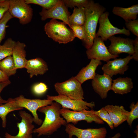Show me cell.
Instances as JSON below:
<instances>
[{
    "label": "cell",
    "instance_id": "obj_31",
    "mask_svg": "<svg viewBox=\"0 0 138 138\" xmlns=\"http://www.w3.org/2000/svg\"><path fill=\"white\" fill-rule=\"evenodd\" d=\"M65 6L67 7L72 8L76 6L77 8L84 7L88 3L87 0H63Z\"/></svg>",
    "mask_w": 138,
    "mask_h": 138
},
{
    "label": "cell",
    "instance_id": "obj_17",
    "mask_svg": "<svg viewBox=\"0 0 138 138\" xmlns=\"http://www.w3.org/2000/svg\"><path fill=\"white\" fill-rule=\"evenodd\" d=\"M103 108L109 113L114 127L116 128L126 121L129 112L122 106L107 105Z\"/></svg>",
    "mask_w": 138,
    "mask_h": 138
},
{
    "label": "cell",
    "instance_id": "obj_5",
    "mask_svg": "<svg viewBox=\"0 0 138 138\" xmlns=\"http://www.w3.org/2000/svg\"><path fill=\"white\" fill-rule=\"evenodd\" d=\"M94 111L93 110H89L85 109L76 111L62 108L60 110V112L67 124L71 122L76 125L78 121L82 120L86 121L88 123L94 122L99 124H104L103 121L94 113Z\"/></svg>",
    "mask_w": 138,
    "mask_h": 138
},
{
    "label": "cell",
    "instance_id": "obj_30",
    "mask_svg": "<svg viewBox=\"0 0 138 138\" xmlns=\"http://www.w3.org/2000/svg\"><path fill=\"white\" fill-rule=\"evenodd\" d=\"M94 113L98 116L103 121L107 123L111 129H114L113 124L110 116L103 107L98 111H94Z\"/></svg>",
    "mask_w": 138,
    "mask_h": 138
},
{
    "label": "cell",
    "instance_id": "obj_2",
    "mask_svg": "<svg viewBox=\"0 0 138 138\" xmlns=\"http://www.w3.org/2000/svg\"><path fill=\"white\" fill-rule=\"evenodd\" d=\"M84 8L85 19L83 26L85 36L82 41L84 46L87 50L90 49L93 44L99 18L105 12L106 9L99 3H95L93 0H88Z\"/></svg>",
    "mask_w": 138,
    "mask_h": 138
},
{
    "label": "cell",
    "instance_id": "obj_34",
    "mask_svg": "<svg viewBox=\"0 0 138 138\" xmlns=\"http://www.w3.org/2000/svg\"><path fill=\"white\" fill-rule=\"evenodd\" d=\"M70 28L73 32L75 37H77L82 41L85 39V33L83 25L71 26Z\"/></svg>",
    "mask_w": 138,
    "mask_h": 138
},
{
    "label": "cell",
    "instance_id": "obj_39",
    "mask_svg": "<svg viewBox=\"0 0 138 138\" xmlns=\"http://www.w3.org/2000/svg\"><path fill=\"white\" fill-rule=\"evenodd\" d=\"M120 136V133H118L116 134L113 137L109 138H119Z\"/></svg>",
    "mask_w": 138,
    "mask_h": 138
},
{
    "label": "cell",
    "instance_id": "obj_22",
    "mask_svg": "<svg viewBox=\"0 0 138 138\" xmlns=\"http://www.w3.org/2000/svg\"><path fill=\"white\" fill-rule=\"evenodd\" d=\"M112 12L122 18L125 22L136 19L138 14V5H133L127 8L115 6L113 8Z\"/></svg>",
    "mask_w": 138,
    "mask_h": 138
},
{
    "label": "cell",
    "instance_id": "obj_19",
    "mask_svg": "<svg viewBox=\"0 0 138 138\" xmlns=\"http://www.w3.org/2000/svg\"><path fill=\"white\" fill-rule=\"evenodd\" d=\"M101 64L100 60L91 59L89 63L82 68L74 77L82 84L87 80L92 79L96 74L97 67Z\"/></svg>",
    "mask_w": 138,
    "mask_h": 138
},
{
    "label": "cell",
    "instance_id": "obj_16",
    "mask_svg": "<svg viewBox=\"0 0 138 138\" xmlns=\"http://www.w3.org/2000/svg\"><path fill=\"white\" fill-rule=\"evenodd\" d=\"M112 79L109 75L96 74L91 81L92 86L95 91L102 99H105L107 96L108 91L111 90Z\"/></svg>",
    "mask_w": 138,
    "mask_h": 138
},
{
    "label": "cell",
    "instance_id": "obj_20",
    "mask_svg": "<svg viewBox=\"0 0 138 138\" xmlns=\"http://www.w3.org/2000/svg\"><path fill=\"white\" fill-rule=\"evenodd\" d=\"M26 47L24 43L19 41L16 42L12 56L17 69L25 68L27 60L26 59V52L25 50Z\"/></svg>",
    "mask_w": 138,
    "mask_h": 138
},
{
    "label": "cell",
    "instance_id": "obj_28",
    "mask_svg": "<svg viewBox=\"0 0 138 138\" xmlns=\"http://www.w3.org/2000/svg\"><path fill=\"white\" fill-rule=\"evenodd\" d=\"M13 18L8 11L0 20V45L2 41L5 36L6 29L8 27V26L7 25V24Z\"/></svg>",
    "mask_w": 138,
    "mask_h": 138
},
{
    "label": "cell",
    "instance_id": "obj_14",
    "mask_svg": "<svg viewBox=\"0 0 138 138\" xmlns=\"http://www.w3.org/2000/svg\"><path fill=\"white\" fill-rule=\"evenodd\" d=\"M39 14L42 21L49 18L59 19L63 21L70 28L68 21L70 13L62 0H59L55 6L49 10L42 8Z\"/></svg>",
    "mask_w": 138,
    "mask_h": 138
},
{
    "label": "cell",
    "instance_id": "obj_12",
    "mask_svg": "<svg viewBox=\"0 0 138 138\" xmlns=\"http://www.w3.org/2000/svg\"><path fill=\"white\" fill-rule=\"evenodd\" d=\"M86 52L89 59H93L107 62L111 59H115L119 56V55L111 54L104 41L100 37L96 36L94 38L91 47L87 50Z\"/></svg>",
    "mask_w": 138,
    "mask_h": 138
},
{
    "label": "cell",
    "instance_id": "obj_8",
    "mask_svg": "<svg viewBox=\"0 0 138 138\" xmlns=\"http://www.w3.org/2000/svg\"><path fill=\"white\" fill-rule=\"evenodd\" d=\"M109 12L106 11L100 17L98 20L99 28L95 36L100 37L104 41L116 34H123L127 36L130 35V31L124 27L122 29H120L113 26L109 19Z\"/></svg>",
    "mask_w": 138,
    "mask_h": 138
},
{
    "label": "cell",
    "instance_id": "obj_1",
    "mask_svg": "<svg viewBox=\"0 0 138 138\" xmlns=\"http://www.w3.org/2000/svg\"><path fill=\"white\" fill-rule=\"evenodd\" d=\"M61 109V105L56 102L39 108L38 110L44 114L45 118L41 126L34 129L33 133H37L38 137L43 135H50L57 131L62 126L65 125L67 123L60 116Z\"/></svg>",
    "mask_w": 138,
    "mask_h": 138
},
{
    "label": "cell",
    "instance_id": "obj_3",
    "mask_svg": "<svg viewBox=\"0 0 138 138\" xmlns=\"http://www.w3.org/2000/svg\"><path fill=\"white\" fill-rule=\"evenodd\" d=\"M6 103L10 106L15 108H25L30 111L33 116V122L38 125H41L43 121L39 118L37 111L40 108L51 105L53 102L49 99H30L20 95L14 98H9Z\"/></svg>",
    "mask_w": 138,
    "mask_h": 138
},
{
    "label": "cell",
    "instance_id": "obj_13",
    "mask_svg": "<svg viewBox=\"0 0 138 138\" xmlns=\"http://www.w3.org/2000/svg\"><path fill=\"white\" fill-rule=\"evenodd\" d=\"M108 39L110 45L107 48L108 51L112 55H118L122 53H126L132 55L134 53V40L128 38L116 37L114 36Z\"/></svg>",
    "mask_w": 138,
    "mask_h": 138
},
{
    "label": "cell",
    "instance_id": "obj_40",
    "mask_svg": "<svg viewBox=\"0 0 138 138\" xmlns=\"http://www.w3.org/2000/svg\"><path fill=\"white\" fill-rule=\"evenodd\" d=\"M136 129L134 131V132L136 134V137L134 138H138V126L136 127Z\"/></svg>",
    "mask_w": 138,
    "mask_h": 138
},
{
    "label": "cell",
    "instance_id": "obj_7",
    "mask_svg": "<svg viewBox=\"0 0 138 138\" xmlns=\"http://www.w3.org/2000/svg\"><path fill=\"white\" fill-rule=\"evenodd\" d=\"M8 12L13 18H16L22 25L28 24L32 20L33 9L25 0H9Z\"/></svg>",
    "mask_w": 138,
    "mask_h": 138
},
{
    "label": "cell",
    "instance_id": "obj_27",
    "mask_svg": "<svg viewBox=\"0 0 138 138\" xmlns=\"http://www.w3.org/2000/svg\"><path fill=\"white\" fill-rule=\"evenodd\" d=\"M27 4H33L41 6L46 10H49L55 6L59 0H25Z\"/></svg>",
    "mask_w": 138,
    "mask_h": 138
},
{
    "label": "cell",
    "instance_id": "obj_32",
    "mask_svg": "<svg viewBox=\"0 0 138 138\" xmlns=\"http://www.w3.org/2000/svg\"><path fill=\"white\" fill-rule=\"evenodd\" d=\"M48 89L46 84L42 82H40L34 85L32 87V90L35 95L40 96L44 94Z\"/></svg>",
    "mask_w": 138,
    "mask_h": 138
},
{
    "label": "cell",
    "instance_id": "obj_36",
    "mask_svg": "<svg viewBox=\"0 0 138 138\" xmlns=\"http://www.w3.org/2000/svg\"><path fill=\"white\" fill-rule=\"evenodd\" d=\"M11 83V82L9 80L0 83V105L6 103V100L3 99L1 97L0 94L3 89L6 87Z\"/></svg>",
    "mask_w": 138,
    "mask_h": 138
},
{
    "label": "cell",
    "instance_id": "obj_35",
    "mask_svg": "<svg viewBox=\"0 0 138 138\" xmlns=\"http://www.w3.org/2000/svg\"><path fill=\"white\" fill-rule=\"evenodd\" d=\"M9 4V0H0V20L8 11Z\"/></svg>",
    "mask_w": 138,
    "mask_h": 138
},
{
    "label": "cell",
    "instance_id": "obj_33",
    "mask_svg": "<svg viewBox=\"0 0 138 138\" xmlns=\"http://www.w3.org/2000/svg\"><path fill=\"white\" fill-rule=\"evenodd\" d=\"M125 25L127 29L133 34L138 37V19L129 20L125 22Z\"/></svg>",
    "mask_w": 138,
    "mask_h": 138
},
{
    "label": "cell",
    "instance_id": "obj_4",
    "mask_svg": "<svg viewBox=\"0 0 138 138\" xmlns=\"http://www.w3.org/2000/svg\"><path fill=\"white\" fill-rule=\"evenodd\" d=\"M63 22L52 19L46 23L44 30L48 37L59 44H66L72 41L75 37L72 30Z\"/></svg>",
    "mask_w": 138,
    "mask_h": 138
},
{
    "label": "cell",
    "instance_id": "obj_26",
    "mask_svg": "<svg viewBox=\"0 0 138 138\" xmlns=\"http://www.w3.org/2000/svg\"><path fill=\"white\" fill-rule=\"evenodd\" d=\"M23 109L22 108L12 107L6 103L0 105V117L2 120V126L3 128L6 127L7 120L6 117L8 114L11 112Z\"/></svg>",
    "mask_w": 138,
    "mask_h": 138
},
{
    "label": "cell",
    "instance_id": "obj_25",
    "mask_svg": "<svg viewBox=\"0 0 138 138\" xmlns=\"http://www.w3.org/2000/svg\"><path fill=\"white\" fill-rule=\"evenodd\" d=\"M16 42L11 38H8L2 45H0V61L12 56Z\"/></svg>",
    "mask_w": 138,
    "mask_h": 138
},
{
    "label": "cell",
    "instance_id": "obj_23",
    "mask_svg": "<svg viewBox=\"0 0 138 138\" xmlns=\"http://www.w3.org/2000/svg\"><path fill=\"white\" fill-rule=\"evenodd\" d=\"M85 19L84 7H75L73 13L69 16L68 21L70 26L75 25L83 26Z\"/></svg>",
    "mask_w": 138,
    "mask_h": 138
},
{
    "label": "cell",
    "instance_id": "obj_10",
    "mask_svg": "<svg viewBox=\"0 0 138 138\" xmlns=\"http://www.w3.org/2000/svg\"><path fill=\"white\" fill-rule=\"evenodd\" d=\"M19 114L21 119L20 122L17 123L19 129L18 134L15 136L12 135L6 132L5 138H32V133L35 126L32 124L33 118L31 115L25 111L21 110Z\"/></svg>",
    "mask_w": 138,
    "mask_h": 138
},
{
    "label": "cell",
    "instance_id": "obj_11",
    "mask_svg": "<svg viewBox=\"0 0 138 138\" xmlns=\"http://www.w3.org/2000/svg\"><path fill=\"white\" fill-rule=\"evenodd\" d=\"M65 131L69 138L75 136L78 138H105L107 131L105 127L99 128L82 129L69 123L65 125Z\"/></svg>",
    "mask_w": 138,
    "mask_h": 138
},
{
    "label": "cell",
    "instance_id": "obj_6",
    "mask_svg": "<svg viewBox=\"0 0 138 138\" xmlns=\"http://www.w3.org/2000/svg\"><path fill=\"white\" fill-rule=\"evenodd\" d=\"M82 84L73 77L64 82L56 83L54 87L59 95L65 96L72 99L81 100L84 98Z\"/></svg>",
    "mask_w": 138,
    "mask_h": 138
},
{
    "label": "cell",
    "instance_id": "obj_38",
    "mask_svg": "<svg viewBox=\"0 0 138 138\" xmlns=\"http://www.w3.org/2000/svg\"><path fill=\"white\" fill-rule=\"evenodd\" d=\"M9 77L0 70V83L9 80Z\"/></svg>",
    "mask_w": 138,
    "mask_h": 138
},
{
    "label": "cell",
    "instance_id": "obj_18",
    "mask_svg": "<svg viewBox=\"0 0 138 138\" xmlns=\"http://www.w3.org/2000/svg\"><path fill=\"white\" fill-rule=\"evenodd\" d=\"M25 68L27 69L30 78L34 75H43L48 70L47 63L39 57L27 60Z\"/></svg>",
    "mask_w": 138,
    "mask_h": 138
},
{
    "label": "cell",
    "instance_id": "obj_21",
    "mask_svg": "<svg viewBox=\"0 0 138 138\" xmlns=\"http://www.w3.org/2000/svg\"><path fill=\"white\" fill-rule=\"evenodd\" d=\"M111 90L116 94L123 95L130 92L133 88L132 79L130 77H119L112 80Z\"/></svg>",
    "mask_w": 138,
    "mask_h": 138
},
{
    "label": "cell",
    "instance_id": "obj_15",
    "mask_svg": "<svg viewBox=\"0 0 138 138\" xmlns=\"http://www.w3.org/2000/svg\"><path fill=\"white\" fill-rule=\"evenodd\" d=\"M132 59V56L129 55L123 58H116L107 62L102 67L103 73L110 76L111 77L118 74L123 75L128 69V65L130 60Z\"/></svg>",
    "mask_w": 138,
    "mask_h": 138
},
{
    "label": "cell",
    "instance_id": "obj_9",
    "mask_svg": "<svg viewBox=\"0 0 138 138\" xmlns=\"http://www.w3.org/2000/svg\"><path fill=\"white\" fill-rule=\"evenodd\" d=\"M47 99L55 101L59 103L62 108L70 109L74 111H80L83 110H88L89 107L92 109L95 106L94 102H88L83 100H76L67 96L59 95L57 96L47 95Z\"/></svg>",
    "mask_w": 138,
    "mask_h": 138
},
{
    "label": "cell",
    "instance_id": "obj_24",
    "mask_svg": "<svg viewBox=\"0 0 138 138\" xmlns=\"http://www.w3.org/2000/svg\"><path fill=\"white\" fill-rule=\"evenodd\" d=\"M0 70L9 77L16 73L17 69L12 56L0 61Z\"/></svg>",
    "mask_w": 138,
    "mask_h": 138
},
{
    "label": "cell",
    "instance_id": "obj_29",
    "mask_svg": "<svg viewBox=\"0 0 138 138\" xmlns=\"http://www.w3.org/2000/svg\"><path fill=\"white\" fill-rule=\"evenodd\" d=\"M130 108L131 111L129 112L126 121L128 124L131 127L133 121L138 118V102L135 104L134 102H132Z\"/></svg>",
    "mask_w": 138,
    "mask_h": 138
},
{
    "label": "cell",
    "instance_id": "obj_37",
    "mask_svg": "<svg viewBox=\"0 0 138 138\" xmlns=\"http://www.w3.org/2000/svg\"><path fill=\"white\" fill-rule=\"evenodd\" d=\"M134 53L131 56L132 59L136 61L138 60V37H136L134 40Z\"/></svg>",
    "mask_w": 138,
    "mask_h": 138
}]
</instances>
